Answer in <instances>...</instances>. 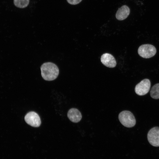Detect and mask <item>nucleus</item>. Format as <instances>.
Listing matches in <instances>:
<instances>
[{"mask_svg":"<svg viewBox=\"0 0 159 159\" xmlns=\"http://www.w3.org/2000/svg\"><path fill=\"white\" fill-rule=\"evenodd\" d=\"M41 75L44 80L52 81L55 79L59 74L57 66L51 62L44 63L41 66Z\"/></svg>","mask_w":159,"mask_h":159,"instance_id":"obj_1","label":"nucleus"},{"mask_svg":"<svg viewBox=\"0 0 159 159\" xmlns=\"http://www.w3.org/2000/svg\"><path fill=\"white\" fill-rule=\"evenodd\" d=\"M121 123L124 126L131 127L136 124V120L133 114L130 111L124 110L120 113L118 116Z\"/></svg>","mask_w":159,"mask_h":159,"instance_id":"obj_2","label":"nucleus"},{"mask_svg":"<svg viewBox=\"0 0 159 159\" xmlns=\"http://www.w3.org/2000/svg\"><path fill=\"white\" fill-rule=\"evenodd\" d=\"M138 52L141 57L149 58L154 56L156 52V49L153 45L150 44L142 45L138 48Z\"/></svg>","mask_w":159,"mask_h":159,"instance_id":"obj_3","label":"nucleus"},{"mask_svg":"<svg viewBox=\"0 0 159 159\" xmlns=\"http://www.w3.org/2000/svg\"><path fill=\"white\" fill-rule=\"evenodd\" d=\"M150 86V80L147 79H144L136 85L135 89V92L139 95H145L149 92Z\"/></svg>","mask_w":159,"mask_h":159,"instance_id":"obj_4","label":"nucleus"},{"mask_svg":"<svg viewBox=\"0 0 159 159\" xmlns=\"http://www.w3.org/2000/svg\"><path fill=\"white\" fill-rule=\"evenodd\" d=\"M24 120L27 124L33 127H39L41 124L39 116L37 113L34 111L27 113L24 117Z\"/></svg>","mask_w":159,"mask_h":159,"instance_id":"obj_5","label":"nucleus"},{"mask_svg":"<svg viewBox=\"0 0 159 159\" xmlns=\"http://www.w3.org/2000/svg\"><path fill=\"white\" fill-rule=\"evenodd\" d=\"M147 138L151 145L159 146V127H155L150 129L148 133Z\"/></svg>","mask_w":159,"mask_h":159,"instance_id":"obj_6","label":"nucleus"},{"mask_svg":"<svg viewBox=\"0 0 159 159\" xmlns=\"http://www.w3.org/2000/svg\"><path fill=\"white\" fill-rule=\"evenodd\" d=\"M101 61L106 66L110 68H113L116 65V61L114 57L111 54L105 53L101 56Z\"/></svg>","mask_w":159,"mask_h":159,"instance_id":"obj_7","label":"nucleus"},{"mask_svg":"<svg viewBox=\"0 0 159 159\" xmlns=\"http://www.w3.org/2000/svg\"><path fill=\"white\" fill-rule=\"evenodd\" d=\"M67 117L71 121L75 123L79 122L82 117L80 112L75 108H71L69 110Z\"/></svg>","mask_w":159,"mask_h":159,"instance_id":"obj_8","label":"nucleus"},{"mask_svg":"<svg viewBox=\"0 0 159 159\" xmlns=\"http://www.w3.org/2000/svg\"><path fill=\"white\" fill-rule=\"evenodd\" d=\"M130 13V9L125 5H123L118 9L116 14V17L119 20H122L126 19Z\"/></svg>","mask_w":159,"mask_h":159,"instance_id":"obj_9","label":"nucleus"},{"mask_svg":"<svg viewBox=\"0 0 159 159\" xmlns=\"http://www.w3.org/2000/svg\"><path fill=\"white\" fill-rule=\"evenodd\" d=\"M151 97L155 99H159V83L154 85L151 88L150 92Z\"/></svg>","mask_w":159,"mask_h":159,"instance_id":"obj_10","label":"nucleus"},{"mask_svg":"<svg viewBox=\"0 0 159 159\" xmlns=\"http://www.w3.org/2000/svg\"><path fill=\"white\" fill-rule=\"evenodd\" d=\"M29 0H14V5L17 7L23 8L27 7L29 4Z\"/></svg>","mask_w":159,"mask_h":159,"instance_id":"obj_11","label":"nucleus"},{"mask_svg":"<svg viewBox=\"0 0 159 159\" xmlns=\"http://www.w3.org/2000/svg\"><path fill=\"white\" fill-rule=\"evenodd\" d=\"M67 2L72 5H76L80 2L82 0H67Z\"/></svg>","mask_w":159,"mask_h":159,"instance_id":"obj_12","label":"nucleus"}]
</instances>
